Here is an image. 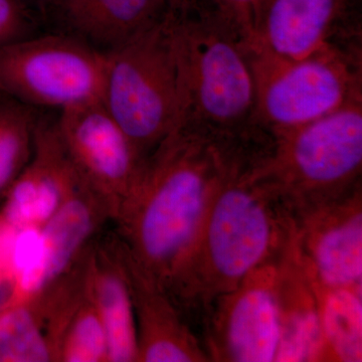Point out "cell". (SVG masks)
<instances>
[{
  "label": "cell",
  "mask_w": 362,
  "mask_h": 362,
  "mask_svg": "<svg viewBox=\"0 0 362 362\" xmlns=\"http://www.w3.org/2000/svg\"><path fill=\"white\" fill-rule=\"evenodd\" d=\"M237 158L197 131L176 126L145 157L114 223L136 264L169 295L207 209Z\"/></svg>",
  "instance_id": "1"
},
{
  "label": "cell",
  "mask_w": 362,
  "mask_h": 362,
  "mask_svg": "<svg viewBox=\"0 0 362 362\" xmlns=\"http://www.w3.org/2000/svg\"><path fill=\"white\" fill-rule=\"evenodd\" d=\"M295 226L291 209L276 185L257 166L233 162L169 296L187 319L194 314L204 324L216 298L284 256Z\"/></svg>",
  "instance_id": "2"
},
{
  "label": "cell",
  "mask_w": 362,
  "mask_h": 362,
  "mask_svg": "<svg viewBox=\"0 0 362 362\" xmlns=\"http://www.w3.org/2000/svg\"><path fill=\"white\" fill-rule=\"evenodd\" d=\"M180 83L175 126L197 131L230 151L259 156L271 133L256 123V83L249 47L207 0L169 9Z\"/></svg>",
  "instance_id": "3"
},
{
  "label": "cell",
  "mask_w": 362,
  "mask_h": 362,
  "mask_svg": "<svg viewBox=\"0 0 362 362\" xmlns=\"http://www.w3.org/2000/svg\"><path fill=\"white\" fill-rule=\"evenodd\" d=\"M272 135L270 154L257 169L278 188L295 221L361 187L362 100Z\"/></svg>",
  "instance_id": "4"
},
{
  "label": "cell",
  "mask_w": 362,
  "mask_h": 362,
  "mask_svg": "<svg viewBox=\"0 0 362 362\" xmlns=\"http://www.w3.org/2000/svg\"><path fill=\"white\" fill-rule=\"evenodd\" d=\"M105 58L102 104L146 157L177 123L180 83L169 13Z\"/></svg>",
  "instance_id": "5"
},
{
  "label": "cell",
  "mask_w": 362,
  "mask_h": 362,
  "mask_svg": "<svg viewBox=\"0 0 362 362\" xmlns=\"http://www.w3.org/2000/svg\"><path fill=\"white\" fill-rule=\"evenodd\" d=\"M250 54L256 83L255 118L267 132L304 125L362 100L361 40L293 61L251 49Z\"/></svg>",
  "instance_id": "6"
},
{
  "label": "cell",
  "mask_w": 362,
  "mask_h": 362,
  "mask_svg": "<svg viewBox=\"0 0 362 362\" xmlns=\"http://www.w3.org/2000/svg\"><path fill=\"white\" fill-rule=\"evenodd\" d=\"M105 62L70 33L33 35L0 47V95L59 112L101 101Z\"/></svg>",
  "instance_id": "7"
},
{
  "label": "cell",
  "mask_w": 362,
  "mask_h": 362,
  "mask_svg": "<svg viewBox=\"0 0 362 362\" xmlns=\"http://www.w3.org/2000/svg\"><path fill=\"white\" fill-rule=\"evenodd\" d=\"M281 259L259 267L237 287L214 300L202 324L209 361H276L280 342Z\"/></svg>",
  "instance_id": "8"
},
{
  "label": "cell",
  "mask_w": 362,
  "mask_h": 362,
  "mask_svg": "<svg viewBox=\"0 0 362 362\" xmlns=\"http://www.w3.org/2000/svg\"><path fill=\"white\" fill-rule=\"evenodd\" d=\"M56 127L78 177L106 204L113 221L145 156L101 101L59 112Z\"/></svg>",
  "instance_id": "9"
},
{
  "label": "cell",
  "mask_w": 362,
  "mask_h": 362,
  "mask_svg": "<svg viewBox=\"0 0 362 362\" xmlns=\"http://www.w3.org/2000/svg\"><path fill=\"white\" fill-rule=\"evenodd\" d=\"M357 40L358 0H261L249 49L293 61Z\"/></svg>",
  "instance_id": "10"
},
{
  "label": "cell",
  "mask_w": 362,
  "mask_h": 362,
  "mask_svg": "<svg viewBox=\"0 0 362 362\" xmlns=\"http://www.w3.org/2000/svg\"><path fill=\"white\" fill-rule=\"evenodd\" d=\"M293 249L320 288H362V188L296 220Z\"/></svg>",
  "instance_id": "11"
},
{
  "label": "cell",
  "mask_w": 362,
  "mask_h": 362,
  "mask_svg": "<svg viewBox=\"0 0 362 362\" xmlns=\"http://www.w3.org/2000/svg\"><path fill=\"white\" fill-rule=\"evenodd\" d=\"M80 180L59 139L56 122L40 119L32 157L4 197L0 223L14 230L40 228Z\"/></svg>",
  "instance_id": "12"
},
{
  "label": "cell",
  "mask_w": 362,
  "mask_h": 362,
  "mask_svg": "<svg viewBox=\"0 0 362 362\" xmlns=\"http://www.w3.org/2000/svg\"><path fill=\"white\" fill-rule=\"evenodd\" d=\"M121 247L137 326V362L211 361L173 298L140 269L122 243Z\"/></svg>",
  "instance_id": "13"
},
{
  "label": "cell",
  "mask_w": 362,
  "mask_h": 362,
  "mask_svg": "<svg viewBox=\"0 0 362 362\" xmlns=\"http://www.w3.org/2000/svg\"><path fill=\"white\" fill-rule=\"evenodd\" d=\"M86 281L106 331L109 362H137L134 306L117 235L90 245Z\"/></svg>",
  "instance_id": "14"
},
{
  "label": "cell",
  "mask_w": 362,
  "mask_h": 362,
  "mask_svg": "<svg viewBox=\"0 0 362 362\" xmlns=\"http://www.w3.org/2000/svg\"><path fill=\"white\" fill-rule=\"evenodd\" d=\"M169 0H52V13L63 32L107 52L160 23Z\"/></svg>",
  "instance_id": "15"
},
{
  "label": "cell",
  "mask_w": 362,
  "mask_h": 362,
  "mask_svg": "<svg viewBox=\"0 0 362 362\" xmlns=\"http://www.w3.org/2000/svg\"><path fill=\"white\" fill-rule=\"evenodd\" d=\"M278 362L331 361L321 328L318 296L291 247L280 262Z\"/></svg>",
  "instance_id": "16"
},
{
  "label": "cell",
  "mask_w": 362,
  "mask_h": 362,
  "mask_svg": "<svg viewBox=\"0 0 362 362\" xmlns=\"http://www.w3.org/2000/svg\"><path fill=\"white\" fill-rule=\"evenodd\" d=\"M111 214L82 180L58 211L40 226L42 290L68 273L83 258Z\"/></svg>",
  "instance_id": "17"
},
{
  "label": "cell",
  "mask_w": 362,
  "mask_h": 362,
  "mask_svg": "<svg viewBox=\"0 0 362 362\" xmlns=\"http://www.w3.org/2000/svg\"><path fill=\"white\" fill-rule=\"evenodd\" d=\"M314 287L331 361L361 362L362 288Z\"/></svg>",
  "instance_id": "18"
},
{
  "label": "cell",
  "mask_w": 362,
  "mask_h": 362,
  "mask_svg": "<svg viewBox=\"0 0 362 362\" xmlns=\"http://www.w3.org/2000/svg\"><path fill=\"white\" fill-rule=\"evenodd\" d=\"M35 109L0 95V199L32 157L40 120Z\"/></svg>",
  "instance_id": "19"
},
{
  "label": "cell",
  "mask_w": 362,
  "mask_h": 362,
  "mask_svg": "<svg viewBox=\"0 0 362 362\" xmlns=\"http://www.w3.org/2000/svg\"><path fill=\"white\" fill-rule=\"evenodd\" d=\"M0 362H54L44 326L30 300L11 302L0 312Z\"/></svg>",
  "instance_id": "20"
},
{
  "label": "cell",
  "mask_w": 362,
  "mask_h": 362,
  "mask_svg": "<svg viewBox=\"0 0 362 362\" xmlns=\"http://www.w3.org/2000/svg\"><path fill=\"white\" fill-rule=\"evenodd\" d=\"M106 331L96 305L86 290L59 340L54 362H109Z\"/></svg>",
  "instance_id": "21"
},
{
  "label": "cell",
  "mask_w": 362,
  "mask_h": 362,
  "mask_svg": "<svg viewBox=\"0 0 362 362\" xmlns=\"http://www.w3.org/2000/svg\"><path fill=\"white\" fill-rule=\"evenodd\" d=\"M39 13L30 0H0V47L39 35Z\"/></svg>",
  "instance_id": "22"
},
{
  "label": "cell",
  "mask_w": 362,
  "mask_h": 362,
  "mask_svg": "<svg viewBox=\"0 0 362 362\" xmlns=\"http://www.w3.org/2000/svg\"><path fill=\"white\" fill-rule=\"evenodd\" d=\"M242 35L247 45L251 42L255 21L261 0H207Z\"/></svg>",
  "instance_id": "23"
},
{
  "label": "cell",
  "mask_w": 362,
  "mask_h": 362,
  "mask_svg": "<svg viewBox=\"0 0 362 362\" xmlns=\"http://www.w3.org/2000/svg\"><path fill=\"white\" fill-rule=\"evenodd\" d=\"M194 1L195 0H169V7H170L171 11H183L190 4H194Z\"/></svg>",
  "instance_id": "24"
},
{
  "label": "cell",
  "mask_w": 362,
  "mask_h": 362,
  "mask_svg": "<svg viewBox=\"0 0 362 362\" xmlns=\"http://www.w3.org/2000/svg\"><path fill=\"white\" fill-rule=\"evenodd\" d=\"M30 1L39 9L40 13H47V8H49L52 0H30Z\"/></svg>",
  "instance_id": "25"
}]
</instances>
